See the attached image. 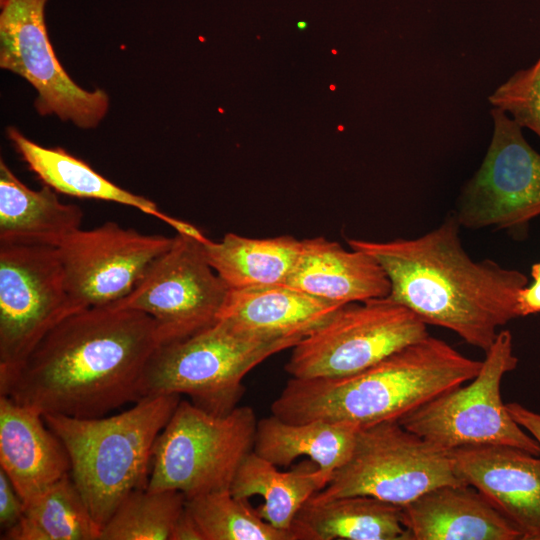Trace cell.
<instances>
[{
  "label": "cell",
  "instance_id": "6da1fadb",
  "mask_svg": "<svg viewBox=\"0 0 540 540\" xmlns=\"http://www.w3.org/2000/svg\"><path fill=\"white\" fill-rule=\"evenodd\" d=\"M160 346L147 314L113 304L56 324L16 367L0 372V395L42 415L105 416L141 399L145 367Z\"/></svg>",
  "mask_w": 540,
  "mask_h": 540
},
{
  "label": "cell",
  "instance_id": "7a4b0ae2",
  "mask_svg": "<svg viewBox=\"0 0 540 540\" xmlns=\"http://www.w3.org/2000/svg\"><path fill=\"white\" fill-rule=\"evenodd\" d=\"M460 227L456 216L449 214L416 238H351L347 243L382 266L390 282L388 299L425 324L449 329L486 352L498 328L518 317L517 296L528 278L490 259L473 260L461 244Z\"/></svg>",
  "mask_w": 540,
  "mask_h": 540
},
{
  "label": "cell",
  "instance_id": "3957f363",
  "mask_svg": "<svg viewBox=\"0 0 540 540\" xmlns=\"http://www.w3.org/2000/svg\"><path fill=\"white\" fill-rule=\"evenodd\" d=\"M481 364L428 334L350 376L291 377L272 403L271 414L290 423L323 420L359 428L399 421L473 379Z\"/></svg>",
  "mask_w": 540,
  "mask_h": 540
},
{
  "label": "cell",
  "instance_id": "277c9868",
  "mask_svg": "<svg viewBox=\"0 0 540 540\" xmlns=\"http://www.w3.org/2000/svg\"><path fill=\"white\" fill-rule=\"evenodd\" d=\"M179 402L178 394L158 395L109 417L43 415L64 444L72 479L101 529L131 492L147 488L154 443Z\"/></svg>",
  "mask_w": 540,
  "mask_h": 540
},
{
  "label": "cell",
  "instance_id": "5b68a950",
  "mask_svg": "<svg viewBox=\"0 0 540 540\" xmlns=\"http://www.w3.org/2000/svg\"><path fill=\"white\" fill-rule=\"evenodd\" d=\"M298 342L263 339L218 320L187 339L156 348L143 373L141 398L185 394L203 410L226 415L244 393L245 376Z\"/></svg>",
  "mask_w": 540,
  "mask_h": 540
},
{
  "label": "cell",
  "instance_id": "8992f818",
  "mask_svg": "<svg viewBox=\"0 0 540 540\" xmlns=\"http://www.w3.org/2000/svg\"><path fill=\"white\" fill-rule=\"evenodd\" d=\"M257 422L249 406L216 415L180 400L154 443L147 488L178 490L187 499L230 490L253 450Z\"/></svg>",
  "mask_w": 540,
  "mask_h": 540
},
{
  "label": "cell",
  "instance_id": "52a82bcc",
  "mask_svg": "<svg viewBox=\"0 0 540 540\" xmlns=\"http://www.w3.org/2000/svg\"><path fill=\"white\" fill-rule=\"evenodd\" d=\"M470 381L452 388L398 422L433 446L506 445L540 456L537 441L510 415L501 397L504 375L517 367L513 337L500 330Z\"/></svg>",
  "mask_w": 540,
  "mask_h": 540
},
{
  "label": "cell",
  "instance_id": "ba28073f",
  "mask_svg": "<svg viewBox=\"0 0 540 540\" xmlns=\"http://www.w3.org/2000/svg\"><path fill=\"white\" fill-rule=\"evenodd\" d=\"M465 484L448 451L441 450L398 421L360 428L347 461L311 498L326 501L367 495L405 506L442 485Z\"/></svg>",
  "mask_w": 540,
  "mask_h": 540
},
{
  "label": "cell",
  "instance_id": "9c48e42d",
  "mask_svg": "<svg viewBox=\"0 0 540 540\" xmlns=\"http://www.w3.org/2000/svg\"><path fill=\"white\" fill-rule=\"evenodd\" d=\"M428 334L427 324L387 297L349 303L294 345L284 368L298 379L346 377Z\"/></svg>",
  "mask_w": 540,
  "mask_h": 540
},
{
  "label": "cell",
  "instance_id": "30bf717a",
  "mask_svg": "<svg viewBox=\"0 0 540 540\" xmlns=\"http://www.w3.org/2000/svg\"><path fill=\"white\" fill-rule=\"evenodd\" d=\"M200 236L177 232L115 306L150 316L160 345L187 339L219 320L229 288L209 264Z\"/></svg>",
  "mask_w": 540,
  "mask_h": 540
},
{
  "label": "cell",
  "instance_id": "8fae6325",
  "mask_svg": "<svg viewBox=\"0 0 540 540\" xmlns=\"http://www.w3.org/2000/svg\"><path fill=\"white\" fill-rule=\"evenodd\" d=\"M493 133L485 157L457 201L461 227L516 233L540 215V154L503 110H490Z\"/></svg>",
  "mask_w": 540,
  "mask_h": 540
},
{
  "label": "cell",
  "instance_id": "7c38bea8",
  "mask_svg": "<svg viewBox=\"0 0 540 540\" xmlns=\"http://www.w3.org/2000/svg\"><path fill=\"white\" fill-rule=\"evenodd\" d=\"M74 312L57 247L0 243V372Z\"/></svg>",
  "mask_w": 540,
  "mask_h": 540
},
{
  "label": "cell",
  "instance_id": "4fadbf2b",
  "mask_svg": "<svg viewBox=\"0 0 540 540\" xmlns=\"http://www.w3.org/2000/svg\"><path fill=\"white\" fill-rule=\"evenodd\" d=\"M48 0H1L0 67L27 80L37 91L36 110L81 128L96 127L109 107L100 89L80 88L55 56L45 24Z\"/></svg>",
  "mask_w": 540,
  "mask_h": 540
},
{
  "label": "cell",
  "instance_id": "5bb4252c",
  "mask_svg": "<svg viewBox=\"0 0 540 540\" xmlns=\"http://www.w3.org/2000/svg\"><path fill=\"white\" fill-rule=\"evenodd\" d=\"M173 239L143 234L113 221L71 234L57 249L74 309L109 305L124 298Z\"/></svg>",
  "mask_w": 540,
  "mask_h": 540
},
{
  "label": "cell",
  "instance_id": "9a60e30c",
  "mask_svg": "<svg viewBox=\"0 0 540 540\" xmlns=\"http://www.w3.org/2000/svg\"><path fill=\"white\" fill-rule=\"evenodd\" d=\"M455 473L477 489L520 533L540 540V456L506 445L449 451Z\"/></svg>",
  "mask_w": 540,
  "mask_h": 540
},
{
  "label": "cell",
  "instance_id": "2e32d148",
  "mask_svg": "<svg viewBox=\"0 0 540 540\" xmlns=\"http://www.w3.org/2000/svg\"><path fill=\"white\" fill-rule=\"evenodd\" d=\"M0 468L24 505L71 474L69 454L43 415L0 395Z\"/></svg>",
  "mask_w": 540,
  "mask_h": 540
},
{
  "label": "cell",
  "instance_id": "e0dca14e",
  "mask_svg": "<svg viewBox=\"0 0 540 540\" xmlns=\"http://www.w3.org/2000/svg\"><path fill=\"white\" fill-rule=\"evenodd\" d=\"M410 540H521L517 529L474 487H436L402 507Z\"/></svg>",
  "mask_w": 540,
  "mask_h": 540
},
{
  "label": "cell",
  "instance_id": "ac0fdd59",
  "mask_svg": "<svg viewBox=\"0 0 540 540\" xmlns=\"http://www.w3.org/2000/svg\"><path fill=\"white\" fill-rule=\"evenodd\" d=\"M285 284L340 305L382 299L390 293L388 276L375 258L324 237L302 240Z\"/></svg>",
  "mask_w": 540,
  "mask_h": 540
},
{
  "label": "cell",
  "instance_id": "d6986e66",
  "mask_svg": "<svg viewBox=\"0 0 540 540\" xmlns=\"http://www.w3.org/2000/svg\"><path fill=\"white\" fill-rule=\"evenodd\" d=\"M342 306L287 284L229 289L219 320L263 339L300 341Z\"/></svg>",
  "mask_w": 540,
  "mask_h": 540
},
{
  "label": "cell",
  "instance_id": "ffe728a7",
  "mask_svg": "<svg viewBox=\"0 0 540 540\" xmlns=\"http://www.w3.org/2000/svg\"><path fill=\"white\" fill-rule=\"evenodd\" d=\"M84 213L48 185L32 190L0 159V243L59 247L81 229Z\"/></svg>",
  "mask_w": 540,
  "mask_h": 540
},
{
  "label": "cell",
  "instance_id": "44dd1931",
  "mask_svg": "<svg viewBox=\"0 0 540 540\" xmlns=\"http://www.w3.org/2000/svg\"><path fill=\"white\" fill-rule=\"evenodd\" d=\"M7 136L29 169L56 192L127 205L162 220L177 232H199L193 225L161 212L150 199L117 186L63 148L40 146L13 127L7 129Z\"/></svg>",
  "mask_w": 540,
  "mask_h": 540
},
{
  "label": "cell",
  "instance_id": "7402d4cb",
  "mask_svg": "<svg viewBox=\"0 0 540 540\" xmlns=\"http://www.w3.org/2000/svg\"><path fill=\"white\" fill-rule=\"evenodd\" d=\"M293 526L303 540H410L402 507L367 495L310 497Z\"/></svg>",
  "mask_w": 540,
  "mask_h": 540
},
{
  "label": "cell",
  "instance_id": "603a6c76",
  "mask_svg": "<svg viewBox=\"0 0 540 540\" xmlns=\"http://www.w3.org/2000/svg\"><path fill=\"white\" fill-rule=\"evenodd\" d=\"M359 429L323 420L290 423L271 414L257 422L253 451L280 467L307 456L332 477L349 458Z\"/></svg>",
  "mask_w": 540,
  "mask_h": 540
},
{
  "label": "cell",
  "instance_id": "cb8c5ba5",
  "mask_svg": "<svg viewBox=\"0 0 540 540\" xmlns=\"http://www.w3.org/2000/svg\"><path fill=\"white\" fill-rule=\"evenodd\" d=\"M206 258L229 289L285 284L300 256L302 240L283 235L249 238L226 233L203 239Z\"/></svg>",
  "mask_w": 540,
  "mask_h": 540
},
{
  "label": "cell",
  "instance_id": "d4e9b609",
  "mask_svg": "<svg viewBox=\"0 0 540 540\" xmlns=\"http://www.w3.org/2000/svg\"><path fill=\"white\" fill-rule=\"evenodd\" d=\"M330 479L310 462H303L289 472H280L276 465L252 450L239 466L230 492L239 499L262 496L264 503L257 510L259 516L276 528L289 530L304 503Z\"/></svg>",
  "mask_w": 540,
  "mask_h": 540
},
{
  "label": "cell",
  "instance_id": "484cf974",
  "mask_svg": "<svg viewBox=\"0 0 540 540\" xmlns=\"http://www.w3.org/2000/svg\"><path fill=\"white\" fill-rule=\"evenodd\" d=\"M101 530L70 474L28 502L19 523L1 539L99 540Z\"/></svg>",
  "mask_w": 540,
  "mask_h": 540
},
{
  "label": "cell",
  "instance_id": "4316f807",
  "mask_svg": "<svg viewBox=\"0 0 540 540\" xmlns=\"http://www.w3.org/2000/svg\"><path fill=\"white\" fill-rule=\"evenodd\" d=\"M203 540H303L293 526L282 530L262 519L247 499L230 490L211 492L186 500Z\"/></svg>",
  "mask_w": 540,
  "mask_h": 540
},
{
  "label": "cell",
  "instance_id": "83f0119b",
  "mask_svg": "<svg viewBox=\"0 0 540 540\" xmlns=\"http://www.w3.org/2000/svg\"><path fill=\"white\" fill-rule=\"evenodd\" d=\"M186 500L178 490H135L105 523L99 540H170Z\"/></svg>",
  "mask_w": 540,
  "mask_h": 540
},
{
  "label": "cell",
  "instance_id": "f1b7e54d",
  "mask_svg": "<svg viewBox=\"0 0 540 540\" xmlns=\"http://www.w3.org/2000/svg\"><path fill=\"white\" fill-rule=\"evenodd\" d=\"M488 101L540 138V57L532 66L516 71L500 84Z\"/></svg>",
  "mask_w": 540,
  "mask_h": 540
},
{
  "label": "cell",
  "instance_id": "f546056e",
  "mask_svg": "<svg viewBox=\"0 0 540 540\" xmlns=\"http://www.w3.org/2000/svg\"><path fill=\"white\" fill-rule=\"evenodd\" d=\"M25 505L11 480L0 468V527L1 534L10 530L21 520Z\"/></svg>",
  "mask_w": 540,
  "mask_h": 540
},
{
  "label": "cell",
  "instance_id": "4dcf8cb0",
  "mask_svg": "<svg viewBox=\"0 0 540 540\" xmlns=\"http://www.w3.org/2000/svg\"><path fill=\"white\" fill-rule=\"evenodd\" d=\"M513 419L526 430L540 446V413L535 412L517 402L506 404Z\"/></svg>",
  "mask_w": 540,
  "mask_h": 540
},
{
  "label": "cell",
  "instance_id": "1f68e13d",
  "mask_svg": "<svg viewBox=\"0 0 540 540\" xmlns=\"http://www.w3.org/2000/svg\"><path fill=\"white\" fill-rule=\"evenodd\" d=\"M516 312L518 317L540 312V278L519 291Z\"/></svg>",
  "mask_w": 540,
  "mask_h": 540
},
{
  "label": "cell",
  "instance_id": "d6a6232c",
  "mask_svg": "<svg viewBox=\"0 0 540 540\" xmlns=\"http://www.w3.org/2000/svg\"><path fill=\"white\" fill-rule=\"evenodd\" d=\"M170 540H203L197 523L187 509L186 504L173 527Z\"/></svg>",
  "mask_w": 540,
  "mask_h": 540
},
{
  "label": "cell",
  "instance_id": "836d02e7",
  "mask_svg": "<svg viewBox=\"0 0 540 540\" xmlns=\"http://www.w3.org/2000/svg\"><path fill=\"white\" fill-rule=\"evenodd\" d=\"M531 276L533 279L540 278V262L533 264L531 268Z\"/></svg>",
  "mask_w": 540,
  "mask_h": 540
}]
</instances>
